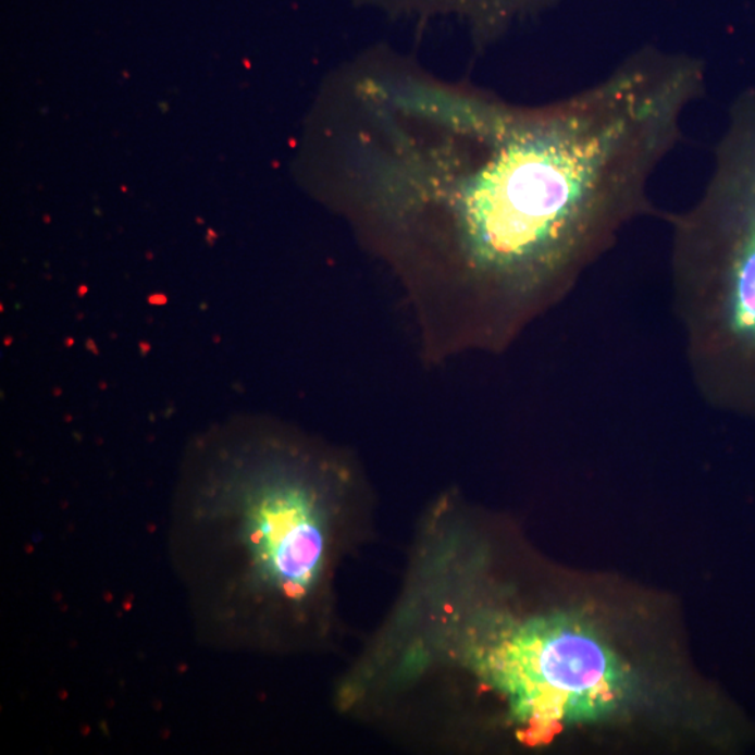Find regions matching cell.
Segmentation results:
<instances>
[{
    "instance_id": "obj_1",
    "label": "cell",
    "mask_w": 755,
    "mask_h": 755,
    "mask_svg": "<svg viewBox=\"0 0 755 755\" xmlns=\"http://www.w3.org/2000/svg\"><path fill=\"white\" fill-rule=\"evenodd\" d=\"M210 482L184 499L170 534L200 639L262 654L321 649L343 560L364 537L349 469L272 444L228 458Z\"/></svg>"
},
{
    "instance_id": "obj_2",
    "label": "cell",
    "mask_w": 755,
    "mask_h": 755,
    "mask_svg": "<svg viewBox=\"0 0 755 755\" xmlns=\"http://www.w3.org/2000/svg\"><path fill=\"white\" fill-rule=\"evenodd\" d=\"M389 679L414 728L448 743L480 703L495 705L521 742L541 744L615 717L635 690L629 661L592 622L504 605L470 552L440 554L407 583Z\"/></svg>"
},
{
    "instance_id": "obj_3",
    "label": "cell",
    "mask_w": 755,
    "mask_h": 755,
    "mask_svg": "<svg viewBox=\"0 0 755 755\" xmlns=\"http://www.w3.org/2000/svg\"><path fill=\"white\" fill-rule=\"evenodd\" d=\"M670 223L698 384L715 404L755 414V87L730 107L703 195Z\"/></svg>"
},
{
    "instance_id": "obj_4",
    "label": "cell",
    "mask_w": 755,
    "mask_h": 755,
    "mask_svg": "<svg viewBox=\"0 0 755 755\" xmlns=\"http://www.w3.org/2000/svg\"><path fill=\"white\" fill-rule=\"evenodd\" d=\"M387 17L450 18L462 24L475 47L494 46L518 24L541 16L562 0H351Z\"/></svg>"
}]
</instances>
